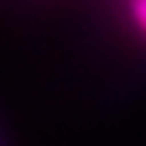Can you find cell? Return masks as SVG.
I'll return each instance as SVG.
<instances>
[{
    "mask_svg": "<svg viewBox=\"0 0 146 146\" xmlns=\"http://www.w3.org/2000/svg\"><path fill=\"white\" fill-rule=\"evenodd\" d=\"M128 12H131V21L137 25V31L146 36V0H131Z\"/></svg>",
    "mask_w": 146,
    "mask_h": 146,
    "instance_id": "cell-1",
    "label": "cell"
}]
</instances>
